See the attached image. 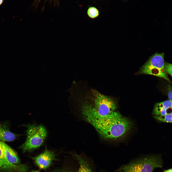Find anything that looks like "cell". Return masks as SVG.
I'll use <instances>...</instances> for the list:
<instances>
[{"mask_svg": "<svg viewBox=\"0 0 172 172\" xmlns=\"http://www.w3.org/2000/svg\"><path fill=\"white\" fill-rule=\"evenodd\" d=\"M78 103L85 120L105 139L116 140L124 135L131 128L132 124L130 121L118 111L102 115L97 113L88 102L82 101Z\"/></svg>", "mask_w": 172, "mask_h": 172, "instance_id": "1", "label": "cell"}, {"mask_svg": "<svg viewBox=\"0 0 172 172\" xmlns=\"http://www.w3.org/2000/svg\"><path fill=\"white\" fill-rule=\"evenodd\" d=\"M164 53L154 54L141 67L138 74L155 76L163 78L170 82L164 68Z\"/></svg>", "mask_w": 172, "mask_h": 172, "instance_id": "4", "label": "cell"}, {"mask_svg": "<svg viewBox=\"0 0 172 172\" xmlns=\"http://www.w3.org/2000/svg\"><path fill=\"white\" fill-rule=\"evenodd\" d=\"M87 13L88 16L92 19L97 18L99 15V10L96 8L94 6L89 7L87 11Z\"/></svg>", "mask_w": 172, "mask_h": 172, "instance_id": "11", "label": "cell"}, {"mask_svg": "<svg viewBox=\"0 0 172 172\" xmlns=\"http://www.w3.org/2000/svg\"><path fill=\"white\" fill-rule=\"evenodd\" d=\"M5 156L8 161L11 163L18 165L20 161L16 153L7 144L0 140Z\"/></svg>", "mask_w": 172, "mask_h": 172, "instance_id": "8", "label": "cell"}, {"mask_svg": "<svg viewBox=\"0 0 172 172\" xmlns=\"http://www.w3.org/2000/svg\"><path fill=\"white\" fill-rule=\"evenodd\" d=\"M26 127L27 138L20 147L24 152L38 149L43 144L48 135L47 129L43 125L29 124Z\"/></svg>", "mask_w": 172, "mask_h": 172, "instance_id": "3", "label": "cell"}, {"mask_svg": "<svg viewBox=\"0 0 172 172\" xmlns=\"http://www.w3.org/2000/svg\"><path fill=\"white\" fill-rule=\"evenodd\" d=\"M53 172H69L65 171L63 170H58L56 171Z\"/></svg>", "mask_w": 172, "mask_h": 172, "instance_id": "15", "label": "cell"}, {"mask_svg": "<svg viewBox=\"0 0 172 172\" xmlns=\"http://www.w3.org/2000/svg\"><path fill=\"white\" fill-rule=\"evenodd\" d=\"M4 0H0V6L3 3Z\"/></svg>", "mask_w": 172, "mask_h": 172, "instance_id": "17", "label": "cell"}, {"mask_svg": "<svg viewBox=\"0 0 172 172\" xmlns=\"http://www.w3.org/2000/svg\"><path fill=\"white\" fill-rule=\"evenodd\" d=\"M168 96L169 99L172 100V88L168 91Z\"/></svg>", "mask_w": 172, "mask_h": 172, "instance_id": "14", "label": "cell"}, {"mask_svg": "<svg viewBox=\"0 0 172 172\" xmlns=\"http://www.w3.org/2000/svg\"><path fill=\"white\" fill-rule=\"evenodd\" d=\"M154 118L157 120L164 122H172V113H167L164 116L155 115Z\"/></svg>", "mask_w": 172, "mask_h": 172, "instance_id": "12", "label": "cell"}, {"mask_svg": "<svg viewBox=\"0 0 172 172\" xmlns=\"http://www.w3.org/2000/svg\"><path fill=\"white\" fill-rule=\"evenodd\" d=\"M172 108V100H167L156 103L153 110V113L155 115L164 116L167 113V110Z\"/></svg>", "mask_w": 172, "mask_h": 172, "instance_id": "9", "label": "cell"}, {"mask_svg": "<svg viewBox=\"0 0 172 172\" xmlns=\"http://www.w3.org/2000/svg\"><path fill=\"white\" fill-rule=\"evenodd\" d=\"M164 68L166 72L172 76V64L170 63L164 62Z\"/></svg>", "mask_w": 172, "mask_h": 172, "instance_id": "13", "label": "cell"}, {"mask_svg": "<svg viewBox=\"0 0 172 172\" xmlns=\"http://www.w3.org/2000/svg\"><path fill=\"white\" fill-rule=\"evenodd\" d=\"M17 136L11 132L6 124H0V140L3 141H11L15 140Z\"/></svg>", "mask_w": 172, "mask_h": 172, "instance_id": "10", "label": "cell"}, {"mask_svg": "<svg viewBox=\"0 0 172 172\" xmlns=\"http://www.w3.org/2000/svg\"><path fill=\"white\" fill-rule=\"evenodd\" d=\"M164 172H172V168L165 170L164 171Z\"/></svg>", "mask_w": 172, "mask_h": 172, "instance_id": "16", "label": "cell"}, {"mask_svg": "<svg viewBox=\"0 0 172 172\" xmlns=\"http://www.w3.org/2000/svg\"><path fill=\"white\" fill-rule=\"evenodd\" d=\"M163 164L160 157L146 156L123 165L116 170V172H153L155 168H162Z\"/></svg>", "mask_w": 172, "mask_h": 172, "instance_id": "2", "label": "cell"}, {"mask_svg": "<svg viewBox=\"0 0 172 172\" xmlns=\"http://www.w3.org/2000/svg\"><path fill=\"white\" fill-rule=\"evenodd\" d=\"M56 155L54 151L49 150L45 146L44 151L34 157H31L35 164L40 169L46 170L56 160Z\"/></svg>", "mask_w": 172, "mask_h": 172, "instance_id": "5", "label": "cell"}, {"mask_svg": "<svg viewBox=\"0 0 172 172\" xmlns=\"http://www.w3.org/2000/svg\"><path fill=\"white\" fill-rule=\"evenodd\" d=\"M79 163V167L77 172H94L92 164L90 160L84 155L73 154Z\"/></svg>", "mask_w": 172, "mask_h": 172, "instance_id": "7", "label": "cell"}, {"mask_svg": "<svg viewBox=\"0 0 172 172\" xmlns=\"http://www.w3.org/2000/svg\"><path fill=\"white\" fill-rule=\"evenodd\" d=\"M28 167L24 164L15 165L6 158L0 141V171L5 172H26Z\"/></svg>", "mask_w": 172, "mask_h": 172, "instance_id": "6", "label": "cell"}, {"mask_svg": "<svg viewBox=\"0 0 172 172\" xmlns=\"http://www.w3.org/2000/svg\"><path fill=\"white\" fill-rule=\"evenodd\" d=\"M40 172L39 171L36 170V171H32L31 172Z\"/></svg>", "mask_w": 172, "mask_h": 172, "instance_id": "18", "label": "cell"}]
</instances>
